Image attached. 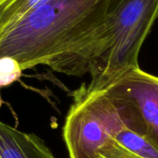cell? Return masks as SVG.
I'll use <instances>...</instances> for the list:
<instances>
[{
	"label": "cell",
	"instance_id": "obj_5",
	"mask_svg": "<svg viewBox=\"0 0 158 158\" xmlns=\"http://www.w3.org/2000/svg\"><path fill=\"white\" fill-rule=\"evenodd\" d=\"M0 158H56L37 135L17 130L0 120Z\"/></svg>",
	"mask_w": 158,
	"mask_h": 158
},
{
	"label": "cell",
	"instance_id": "obj_7",
	"mask_svg": "<svg viewBox=\"0 0 158 158\" xmlns=\"http://www.w3.org/2000/svg\"><path fill=\"white\" fill-rule=\"evenodd\" d=\"M49 0H0V30Z\"/></svg>",
	"mask_w": 158,
	"mask_h": 158
},
{
	"label": "cell",
	"instance_id": "obj_3",
	"mask_svg": "<svg viewBox=\"0 0 158 158\" xmlns=\"http://www.w3.org/2000/svg\"><path fill=\"white\" fill-rule=\"evenodd\" d=\"M73 95L63 128L69 157L97 158L104 146L126 127L104 92H87L82 85Z\"/></svg>",
	"mask_w": 158,
	"mask_h": 158
},
{
	"label": "cell",
	"instance_id": "obj_2",
	"mask_svg": "<svg viewBox=\"0 0 158 158\" xmlns=\"http://www.w3.org/2000/svg\"><path fill=\"white\" fill-rule=\"evenodd\" d=\"M158 18V0H111L101 23L81 55L77 77L87 73V92H100L139 68L141 47Z\"/></svg>",
	"mask_w": 158,
	"mask_h": 158
},
{
	"label": "cell",
	"instance_id": "obj_6",
	"mask_svg": "<svg viewBox=\"0 0 158 158\" xmlns=\"http://www.w3.org/2000/svg\"><path fill=\"white\" fill-rule=\"evenodd\" d=\"M113 139L140 158H158V148L145 136L128 128L120 130Z\"/></svg>",
	"mask_w": 158,
	"mask_h": 158
},
{
	"label": "cell",
	"instance_id": "obj_1",
	"mask_svg": "<svg viewBox=\"0 0 158 158\" xmlns=\"http://www.w3.org/2000/svg\"><path fill=\"white\" fill-rule=\"evenodd\" d=\"M111 0H49L0 30V57L22 70L39 65L77 76L82 50L101 25Z\"/></svg>",
	"mask_w": 158,
	"mask_h": 158
},
{
	"label": "cell",
	"instance_id": "obj_4",
	"mask_svg": "<svg viewBox=\"0 0 158 158\" xmlns=\"http://www.w3.org/2000/svg\"><path fill=\"white\" fill-rule=\"evenodd\" d=\"M102 92L118 109L125 127L145 136L158 148L157 76L139 67L124 73Z\"/></svg>",
	"mask_w": 158,
	"mask_h": 158
},
{
	"label": "cell",
	"instance_id": "obj_9",
	"mask_svg": "<svg viewBox=\"0 0 158 158\" xmlns=\"http://www.w3.org/2000/svg\"><path fill=\"white\" fill-rule=\"evenodd\" d=\"M97 158H140L118 143L113 138L100 151Z\"/></svg>",
	"mask_w": 158,
	"mask_h": 158
},
{
	"label": "cell",
	"instance_id": "obj_8",
	"mask_svg": "<svg viewBox=\"0 0 158 158\" xmlns=\"http://www.w3.org/2000/svg\"><path fill=\"white\" fill-rule=\"evenodd\" d=\"M22 69L19 62L11 56L0 57V88L9 86L22 75Z\"/></svg>",
	"mask_w": 158,
	"mask_h": 158
}]
</instances>
